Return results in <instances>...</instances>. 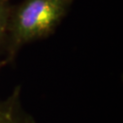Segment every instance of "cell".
<instances>
[{
	"label": "cell",
	"mask_w": 123,
	"mask_h": 123,
	"mask_svg": "<svg viewBox=\"0 0 123 123\" xmlns=\"http://www.w3.org/2000/svg\"><path fill=\"white\" fill-rule=\"evenodd\" d=\"M75 0H22L12 6L4 47L6 62L23 46L46 38L56 30Z\"/></svg>",
	"instance_id": "1"
},
{
	"label": "cell",
	"mask_w": 123,
	"mask_h": 123,
	"mask_svg": "<svg viewBox=\"0 0 123 123\" xmlns=\"http://www.w3.org/2000/svg\"><path fill=\"white\" fill-rule=\"evenodd\" d=\"M1 65H2V62H0V66H1Z\"/></svg>",
	"instance_id": "4"
},
{
	"label": "cell",
	"mask_w": 123,
	"mask_h": 123,
	"mask_svg": "<svg viewBox=\"0 0 123 123\" xmlns=\"http://www.w3.org/2000/svg\"><path fill=\"white\" fill-rule=\"evenodd\" d=\"M0 123H32L25 116L19 102V88H17L11 97L0 101Z\"/></svg>",
	"instance_id": "2"
},
{
	"label": "cell",
	"mask_w": 123,
	"mask_h": 123,
	"mask_svg": "<svg viewBox=\"0 0 123 123\" xmlns=\"http://www.w3.org/2000/svg\"><path fill=\"white\" fill-rule=\"evenodd\" d=\"M11 8L9 0H0V48L4 46Z\"/></svg>",
	"instance_id": "3"
}]
</instances>
